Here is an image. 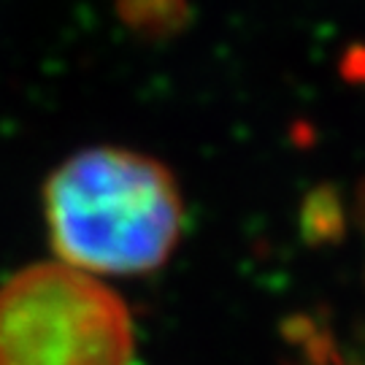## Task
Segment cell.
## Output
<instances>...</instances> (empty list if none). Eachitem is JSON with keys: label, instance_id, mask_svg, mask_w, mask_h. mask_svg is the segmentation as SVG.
<instances>
[{"label": "cell", "instance_id": "cell-1", "mask_svg": "<svg viewBox=\"0 0 365 365\" xmlns=\"http://www.w3.org/2000/svg\"><path fill=\"white\" fill-rule=\"evenodd\" d=\"M43 217L66 265L92 274H149L184 225L179 184L160 160L95 146L66 160L43 190Z\"/></svg>", "mask_w": 365, "mask_h": 365}, {"label": "cell", "instance_id": "cell-2", "mask_svg": "<svg viewBox=\"0 0 365 365\" xmlns=\"http://www.w3.org/2000/svg\"><path fill=\"white\" fill-rule=\"evenodd\" d=\"M125 303L84 271L41 262L0 287V365H130Z\"/></svg>", "mask_w": 365, "mask_h": 365}]
</instances>
